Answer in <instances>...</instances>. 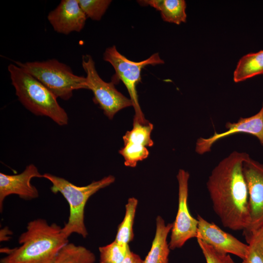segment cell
Segmentation results:
<instances>
[{
    "mask_svg": "<svg viewBox=\"0 0 263 263\" xmlns=\"http://www.w3.org/2000/svg\"><path fill=\"white\" fill-rule=\"evenodd\" d=\"M248 154L234 151L211 171L207 187L212 207L225 227L245 230L249 224L248 191L243 163Z\"/></svg>",
    "mask_w": 263,
    "mask_h": 263,
    "instance_id": "1",
    "label": "cell"
},
{
    "mask_svg": "<svg viewBox=\"0 0 263 263\" xmlns=\"http://www.w3.org/2000/svg\"><path fill=\"white\" fill-rule=\"evenodd\" d=\"M18 242V247L0 248L6 255L0 263H52L69 241L62 227L38 218L28 222Z\"/></svg>",
    "mask_w": 263,
    "mask_h": 263,
    "instance_id": "2",
    "label": "cell"
},
{
    "mask_svg": "<svg viewBox=\"0 0 263 263\" xmlns=\"http://www.w3.org/2000/svg\"><path fill=\"white\" fill-rule=\"evenodd\" d=\"M12 84L22 105L37 116L49 117L59 126L68 123V115L57 97L31 75L15 64L8 66Z\"/></svg>",
    "mask_w": 263,
    "mask_h": 263,
    "instance_id": "3",
    "label": "cell"
},
{
    "mask_svg": "<svg viewBox=\"0 0 263 263\" xmlns=\"http://www.w3.org/2000/svg\"><path fill=\"white\" fill-rule=\"evenodd\" d=\"M43 178L51 183V191L55 194L60 193L69 204V216L62 227L63 233L68 238L74 233L86 238L88 235L84 222L86 204L93 195L113 183L115 177L109 175L85 186H76L65 178L49 173H44Z\"/></svg>",
    "mask_w": 263,
    "mask_h": 263,
    "instance_id": "4",
    "label": "cell"
},
{
    "mask_svg": "<svg viewBox=\"0 0 263 263\" xmlns=\"http://www.w3.org/2000/svg\"><path fill=\"white\" fill-rule=\"evenodd\" d=\"M14 62L62 100L70 99L75 90L88 89L86 77L75 75L69 66L56 59Z\"/></svg>",
    "mask_w": 263,
    "mask_h": 263,
    "instance_id": "5",
    "label": "cell"
},
{
    "mask_svg": "<svg viewBox=\"0 0 263 263\" xmlns=\"http://www.w3.org/2000/svg\"><path fill=\"white\" fill-rule=\"evenodd\" d=\"M104 61L110 63L115 70L113 77L122 81L128 90L132 102L135 114L133 122L145 124V119L138 101L136 86L141 81V72L148 65H155L164 63L158 53L139 62L131 60L121 54L115 45L107 48L103 54Z\"/></svg>",
    "mask_w": 263,
    "mask_h": 263,
    "instance_id": "6",
    "label": "cell"
},
{
    "mask_svg": "<svg viewBox=\"0 0 263 263\" xmlns=\"http://www.w3.org/2000/svg\"><path fill=\"white\" fill-rule=\"evenodd\" d=\"M82 66L86 74L88 90L94 94V102L98 105L109 119H112L121 110L132 106L131 99L118 91L113 82H106L100 77L90 55L82 56Z\"/></svg>",
    "mask_w": 263,
    "mask_h": 263,
    "instance_id": "7",
    "label": "cell"
},
{
    "mask_svg": "<svg viewBox=\"0 0 263 263\" xmlns=\"http://www.w3.org/2000/svg\"><path fill=\"white\" fill-rule=\"evenodd\" d=\"M189 173L183 169L177 175L178 183V207L175 220L171 230L170 249L182 247L188 240L196 238L198 220L189 212L188 205Z\"/></svg>",
    "mask_w": 263,
    "mask_h": 263,
    "instance_id": "8",
    "label": "cell"
},
{
    "mask_svg": "<svg viewBox=\"0 0 263 263\" xmlns=\"http://www.w3.org/2000/svg\"><path fill=\"white\" fill-rule=\"evenodd\" d=\"M243 168L248 188L249 211V224L244 234L263 226V164L248 154Z\"/></svg>",
    "mask_w": 263,
    "mask_h": 263,
    "instance_id": "9",
    "label": "cell"
},
{
    "mask_svg": "<svg viewBox=\"0 0 263 263\" xmlns=\"http://www.w3.org/2000/svg\"><path fill=\"white\" fill-rule=\"evenodd\" d=\"M226 131L215 132L207 138L200 137L196 143L195 151L204 154L211 150L213 145L225 137L238 133H246L256 137L263 146V102L260 111L248 117H241L236 122H228L225 125Z\"/></svg>",
    "mask_w": 263,
    "mask_h": 263,
    "instance_id": "10",
    "label": "cell"
},
{
    "mask_svg": "<svg viewBox=\"0 0 263 263\" xmlns=\"http://www.w3.org/2000/svg\"><path fill=\"white\" fill-rule=\"evenodd\" d=\"M197 219L198 223L196 239L219 251L234 255L242 260L245 257L249 249L248 244L240 241L200 215H197Z\"/></svg>",
    "mask_w": 263,
    "mask_h": 263,
    "instance_id": "11",
    "label": "cell"
},
{
    "mask_svg": "<svg viewBox=\"0 0 263 263\" xmlns=\"http://www.w3.org/2000/svg\"><path fill=\"white\" fill-rule=\"evenodd\" d=\"M33 178H43L38 168L33 164L27 165L24 170L18 174L9 175L0 173V211L3 210L5 199L11 195H17L25 200L38 198L39 193L31 183Z\"/></svg>",
    "mask_w": 263,
    "mask_h": 263,
    "instance_id": "12",
    "label": "cell"
},
{
    "mask_svg": "<svg viewBox=\"0 0 263 263\" xmlns=\"http://www.w3.org/2000/svg\"><path fill=\"white\" fill-rule=\"evenodd\" d=\"M47 19L56 32L68 35L73 32H80L85 25L87 17L78 0H62L49 13Z\"/></svg>",
    "mask_w": 263,
    "mask_h": 263,
    "instance_id": "13",
    "label": "cell"
},
{
    "mask_svg": "<svg viewBox=\"0 0 263 263\" xmlns=\"http://www.w3.org/2000/svg\"><path fill=\"white\" fill-rule=\"evenodd\" d=\"M156 232L151 248L143 263H168L170 248L167 237L171 230L173 223L165 224L163 219L158 216L156 220Z\"/></svg>",
    "mask_w": 263,
    "mask_h": 263,
    "instance_id": "14",
    "label": "cell"
},
{
    "mask_svg": "<svg viewBox=\"0 0 263 263\" xmlns=\"http://www.w3.org/2000/svg\"><path fill=\"white\" fill-rule=\"evenodd\" d=\"M138 2L142 6H150L159 11L165 21L176 24L186 21V3L184 0H145Z\"/></svg>",
    "mask_w": 263,
    "mask_h": 263,
    "instance_id": "15",
    "label": "cell"
},
{
    "mask_svg": "<svg viewBox=\"0 0 263 263\" xmlns=\"http://www.w3.org/2000/svg\"><path fill=\"white\" fill-rule=\"evenodd\" d=\"M260 75H263V50L243 56L234 70L233 80L239 82Z\"/></svg>",
    "mask_w": 263,
    "mask_h": 263,
    "instance_id": "16",
    "label": "cell"
},
{
    "mask_svg": "<svg viewBox=\"0 0 263 263\" xmlns=\"http://www.w3.org/2000/svg\"><path fill=\"white\" fill-rule=\"evenodd\" d=\"M95 257L82 245L68 243L59 251L52 263H94Z\"/></svg>",
    "mask_w": 263,
    "mask_h": 263,
    "instance_id": "17",
    "label": "cell"
},
{
    "mask_svg": "<svg viewBox=\"0 0 263 263\" xmlns=\"http://www.w3.org/2000/svg\"><path fill=\"white\" fill-rule=\"evenodd\" d=\"M138 205V200L130 198L125 206V214L122 222L119 225L115 239L117 242L128 245L133 238V225Z\"/></svg>",
    "mask_w": 263,
    "mask_h": 263,
    "instance_id": "18",
    "label": "cell"
},
{
    "mask_svg": "<svg viewBox=\"0 0 263 263\" xmlns=\"http://www.w3.org/2000/svg\"><path fill=\"white\" fill-rule=\"evenodd\" d=\"M153 128V125L149 122L145 124L133 122L132 129L123 136L124 143H136L146 147L152 146L151 133Z\"/></svg>",
    "mask_w": 263,
    "mask_h": 263,
    "instance_id": "19",
    "label": "cell"
},
{
    "mask_svg": "<svg viewBox=\"0 0 263 263\" xmlns=\"http://www.w3.org/2000/svg\"><path fill=\"white\" fill-rule=\"evenodd\" d=\"M130 248L129 245L121 244L115 240L99 247V263H121Z\"/></svg>",
    "mask_w": 263,
    "mask_h": 263,
    "instance_id": "20",
    "label": "cell"
},
{
    "mask_svg": "<svg viewBox=\"0 0 263 263\" xmlns=\"http://www.w3.org/2000/svg\"><path fill=\"white\" fill-rule=\"evenodd\" d=\"M119 152L124 158L125 165L130 167H135L138 162L146 159L149 155L147 147L132 143H124Z\"/></svg>",
    "mask_w": 263,
    "mask_h": 263,
    "instance_id": "21",
    "label": "cell"
},
{
    "mask_svg": "<svg viewBox=\"0 0 263 263\" xmlns=\"http://www.w3.org/2000/svg\"><path fill=\"white\" fill-rule=\"evenodd\" d=\"M87 18L100 20L109 7L110 0H78Z\"/></svg>",
    "mask_w": 263,
    "mask_h": 263,
    "instance_id": "22",
    "label": "cell"
},
{
    "mask_svg": "<svg viewBox=\"0 0 263 263\" xmlns=\"http://www.w3.org/2000/svg\"><path fill=\"white\" fill-rule=\"evenodd\" d=\"M207 263H235L229 254L219 251L197 239Z\"/></svg>",
    "mask_w": 263,
    "mask_h": 263,
    "instance_id": "23",
    "label": "cell"
},
{
    "mask_svg": "<svg viewBox=\"0 0 263 263\" xmlns=\"http://www.w3.org/2000/svg\"><path fill=\"white\" fill-rule=\"evenodd\" d=\"M244 235L247 244H252L263 257V226Z\"/></svg>",
    "mask_w": 263,
    "mask_h": 263,
    "instance_id": "24",
    "label": "cell"
},
{
    "mask_svg": "<svg viewBox=\"0 0 263 263\" xmlns=\"http://www.w3.org/2000/svg\"><path fill=\"white\" fill-rule=\"evenodd\" d=\"M249 249L245 257L242 260L243 263H263V257L255 247L251 244H247Z\"/></svg>",
    "mask_w": 263,
    "mask_h": 263,
    "instance_id": "25",
    "label": "cell"
},
{
    "mask_svg": "<svg viewBox=\"0 0 263 263\" xmlns=\"http://www.w3.org/2000/svg\"><path fill=\"white\" fill-rule=\"evenodd\" d=\"M121 263H143L140 257L131 251L129 248L127 254Z\"/></svg>",
    "mask_w": 263,
    "mask_h": 263,
    "instance_id": "26",
    "label": "cell"
},
{
    "mask_svg": "<svg viewBox=\"0 0 263 263\" xmlns=\"http://www.w3.org/2000/svg\"><path fill=\"white\" fill-rule=\"evenodd\" d=\"M12 232L8 227H4L0 231V242H5L9 241L12 235Z\"/></svg>",
    "mask_w": 263,
    "mask_h": 263,
    "instance_id": "27",
    "label": "cell"
}]
</instances>
